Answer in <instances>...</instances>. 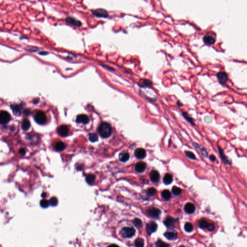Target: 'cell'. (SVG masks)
I'll return each instance as SVG.
<instances>
[{
    "label": "cell",
    "mask_w": 247,
    "mask_h": 247,
    "mask_svg": "<svg viewBox=\"0 0 247 247\" xmlns=\"http://www.w3.org/2000/svg\"><path fill=\"white\" fill-rule=\"evenodd\" d=\"M98 130L100 135L103 138L109 137L112 132V126L107 123H103L100 124Z\"/></svg>",
    "instance_id": "6da1fadb"
},
{
    "label": "cell",
    "mask_w": 247,
    "mask_h": 247,
    "mask_svg": "<svg viewBox=\"0 0 247 247\" xmlns=\"http://www.w3.org/2000/svg\"><path fill=\"white\" fill-rule=\"evenodd\" d=\"M34 119L36 123L41 125L45 124L47 121V116L42 111H38L36 114Z\"/></svg>",
    "instance_id": "7a4b0ae2"
},
{
    "label": "cell",
    "mask_w": 247,
    "mask_h": 247,
    "mask_svg": "<svg viewBox=\"0 0 247 247\" xmlns=\"http://www.w3.org/2000/svg\"><path fill=\"white\" fill-rule=\"evenodd\" d=\"M135 233V230L132 227H124L121 230L122 235L126 238L132 237Z\"/></svg>",
    "instance_id": "3957f363"
},
{
    "label": "cell",
    "mask_w": 247,
    "mask_h": 247,
    "mask_svg": "<svg viewBox=\"0 0 247 247\" xmlns=\"http://www.w3.org/2000/svg\"><path fill=\"white\" fill-rule=\"evenodd\" d=\"M92 14L95 16H97L98 17L107 18L109 16L108 12L102 8H99V9L95 10L92 12Z\"/></svg>",
    "instance_id": "277c9868"
},
{
    "label": "cell",
    "mask_w": 247,
    "mask_h": 247,
    "mask_svg": "<svg viewBox=\"0 0 247 247\" xmlns=\"http://www.w3.org/2000/svg\"><path fill=\"white\" fill-rule=\"evenodd\" d=\"M11 119L10 114L6 111L0 112V124H5L8 123Z\"/></svg>",
    "instance_id": "5b68a950"
},
{
    "label": "cell",
    "mask_w": 247,
    "mask_h": 247,
    "mask_svg": "<svg viewBox=\"0 0 247 247\" xmlns=\"http://www.w3.org/2000/svg\"><path fill=\"white\" fill-rule=\"evenodd\" d=\"M217 78L218 79L220 84L224 85L227 82L228 80L227 74L225 72H219L217 75Z\"/></svg>",
    "instance_id": "8992f818"
},
{
    "label": "cell",
    "mask_w": 247,
    "mask_h": 247,
    "mask_svg": "<svg viewBox=\"0 0 247 247\" xmlns=\"http://www.w3.org/2000/svg\"><path fill=\"white\" fill-rule=\"evenodd\" d=\"M147 213L151 217L154 218H157L161 214V211L157 208H151L147 210Z\"/></svg>",
    "instance_id": "52a82bcc"
},
{
    "label": "cell",
    "mask_w": 247,
    "mask_h": 247,
    "mask_svg": "<svg viewBox=\"0 0 247 247\" xmlns=\"http://www.w3.org/2000/svg\"><path fill=\"white\" fill-rule=\"evenodd\" d=\"M157 228V224L153 222H151L146 225V231L149 235L156 231Z\"/></svg>",
    "instance_id": "ba28073f"
},
{
    "label": "cell",
    "mask_w": 247,
    "mask_h": 247,
    "mask_svg": "<svg viewBox=\"0 0 247 247\" xmlns=\"http://www.w3.org/2000/svg\"><path fill=\"white\" fill-rule=\"evenodd\" d=\"M57 131L60 136L63 137H65L68 135L69 130L67 126L65 125H61L59 126L58 127Z\"/></svg>",
    "instance_id": "9c48e42d"
},
{
    "label": "cell",
    "mask_w": 247,
    "mask_h": 247,
    "mask_svg": "<svg viewBox=\"0 0 247 247\" xmlns=\"http://www.w3.org/2000/svg\"><path fill=\"white\" fill-rule=\"evenodd\" d=\"M150 178L153 182H158L160 179V175L157 170H153L150 174Z\"/></svg>",
    "instance_id": "30bf717a"
},
{
    "label": "cell",
    "mask_w": 247,
    "mask_h": 247,
    "mask_svg": "<svg viewBox=\"0 0 247 247\" xmlns=\"http://www.w3.org/2000/svg\"><path fill=\"white\" fill-rule=\"evenodd\" d=\"M89 121V118L87 115L86 114H80L78 115L76 119V122L77 123H82L84 124H86Z\"/></svg>",
    "instance_id": "8fae6325"
},
{
    "label": "cell",
    "mask_w": 247,
    "mask_h": 247,
    "mask_svg": "<svg viewBox=\"0 0 247 247\" xmlns=\"http://www.w3.org/2000/svg\"><path fill=\"white\" fill-rule=\"evenodd\" d=\"M66 21L68 23L70 24L73 26L79 27L82 25V22L78 20H76L75 18L69 16L66 19Z\"/></svg>",
    "instance_id": "7c38bea8"
},
{
    "label": "cell",
    "mask_w": 247,
    "mask_h": 247,
    "mask_svg": "<svg viewBox=\"0 0 247 247\" xmlns=\"http://www.w3.org/2000/svg\"><path fill=\"white\" fill-rule=\"evenodd\" d=\"M146 168V164L143 162H139L135 166V170L139 173H142L145 171Z\"/></svg>",
    "instance_id": "4fadbf2b"
},
{
    "label": "cell",
    "mask_w": 247,
    "mask_h": 247,
    "mask_svg": "<svg viewBox=\"0 0 247 247\" xmlns=\"http://www.w3.org/2000/svg\"><path fill=\"white\" fill-rule=\"evenodd\" d=\"M135 157L139 159H143L146 155V151L142 148H138L135 151Z\"/></svg>",
    "instance_id": "5bb4252c"
},
{
    "label": "cell",
    "mask_w": 247,
    "mask_h": 247,
    "mask_svg": "<svg viewBox=\"0 0 247 247\" xmlns=\"http://www.w3.org/2000/svg\"><path fill=\"white\" fill-rule=\"evenodd\" d=\"M176 220L172 217H168L165 219L164 222V223L166 226H167L168 227L170 228L174 226V224L176 223Z\"/></svg>",
    "instance_id": "9a60e30c"
},
{
    "label": "cell",
    "mask_w": 247,
    "mask_h": 247,
    "mask_svg": "<svg viewBox=\"0 0 247 247\" xmlns=\"http://www.w3.org/2000/svg\"><path fill=\"white\" fill-rule=\"evenodd\" d=\"M203 41L204 43L209 45L213 44L215 43L216 40L214 37L211 35L204 36L203 38Z\"/></svg>",
    "instance_id": "2e32d148"
},
{
    "label": "cell",
    "mask_w": 247,
    "mask_h": 247,
    "mask_svg": "<svg viewBox=\"0 0 247 247\" xmlns=\"http://www.w3.org/2000/svg\"><path fill=\"white\" fill-rule=\"evenodd\" d=\"M184 210L186 213L188 214H191L195 211L196 207L194 204L191 203H188L185 205L184 207Z\"/></svg>",
    "instance_id": "e0dca14e"
},
{
    "label": "cell",
    "mask_w": 247,
    "mask_h": 247,
    "mask_svg": "<svg viewBox=\"0 0 247 247\" xmlns=\"http://www.w3.org/2000/svg\"><path fill=\"white\" fill-rule=\"evenodd\" d=\"M165 237L170 240H175L177 237V234L176 233L172 232H168L164 234Z\"/></svg>",
    "instance_id": "ac0fdd59"
},
{
    "label": "cell",
    "mask_w": 247,
    "mask_h": 247,
    "mask_svg": "<svg viewBox=\"0 0 247 247\" xmlns=\"http://www.w3.org/2000/svg\"><path fill=\"white\" fill-rule=\"evenodd\" d=\"M11 109L13 110V113H14L15 115H20L21 114V109H22V108H21V106L19 105L16 104V105H11Z\"/></svg>",
    "instance_id": "d6986e66"
},
{
    "label": "cell",
    "mask_w": 247,
    "mask_h": 247,
    "mask_svg": "<svg viewBox=\"0 0 247 247\" xmlns=\"http://www.w3.org/2000/svg\"><path fill=\"white\" fill-rule=\"evenodd\" d=\"M66 148V145L62 141H59L56 143L55 149L57 151H61Z\"/></svg>",
    "instance_id": "ffe728a7"
},
{
    "label": "cell",
    "mask_w": 247,
    "mask_h": 247,
    "mask_svg": "<svg viewBox=\"0 0 247 247\" xmlns=\"http://www.w3.org/2000/svg\"><path fill=\"white\" fill-rule=\"evenodd\" d=\"M218 150H219V152L220 153L221 157L222 158V159L223 160L224 163H225L226 164H227V165H230L231 164V162L228 160V158L227 157L224 155V154L223 153V151H222V150L221 149L220 147H218Z\"/></svg>",
    "instance_id": "44dd1931"
},
{
    "label": "cell",
    "mask_w": 247,
    "mask_h": 247,
    "mask_svg": "<svg viewBox=\"0 0 247 247\" xmlns=\"http://www.w3.org/2000/svg\"><path fill=\"white\" fill-rule=\"evenodd\" d=\"M172 176L169 173L166 174L163 178V181L166 184H170L172 182Z\"/></svg>",
    "instance_id": "7402d4cb"
},
{
    "label": "cell",
    "mask_w": 247,
    "mask_h": 247,
    "mask_svg": "<svg viewBox=\"0 0 247 247\" xmlns=\"http://www.w3.org/2000/svg\"><path fill=\"white\" fill-rule=\"evenodd\" d=\"M22 130L27 131L31 127V123L28 119H24L22 124Z\"/></svg>",
    "instance_id": "603a6c76"
},
{
    "label": "cell",
    "mask_w": 247,
    "mask_h": 247,
    "mask_svg": "<svg viewBox=\"0 0 247 247\" xmlns=\"http://www.w3.org/2000/svg\"><path fill=\"white\" fill-rule=\"evenodd\" d=\"M130 158V155L127 153H122L119 155V159L123 162L127 161Z\"/></svg>",
    "instance_id": "cb8c5ba5"
},
{
    "label": "cell",
    "mask_w": 247,
    "mask_h": 247,
    "mask_svg": "<svg viewBox=\"0 0 247 247\" xmlns=\"http://www.w3.org/2000/svg\"><path fill=\"white\" fill-rule=\"evenodd\" d=\"M162 197L166 200H169L171 198V193L168 190H165L162 193Z\"/></svg>",
    "instance_id": "d4e9b609"
},
{
    "label": "cell",
    "mask_w": 247,
    "mask_h": 247,
    "mask_svg": "<svg viewBox=\"0 0 247 247\" xmlns=\"http://www.w3.org/2000/svg\"><path fill=\"white\" fill-rule=\"evenodd\" d=\"M144 245V240L141 238H138L135 242V245L136 247H143Z\"/></svg>",
    "instance_id": "484cf974"
},
{
    "label": "cell",
    "mask_w": 247,
    "mask_h": 247,
    "mask_svg": "<svg viewBox=\"0 0 247 247\" xmlns=\"http://www.w3.org/2000/svg\"><path fill=\"white\" fill-rule=\"evenodd\" d=\"M181 192H182L180 188L176 187V186H173V187L172 189V192L174 195H175L176 196H180L181 194Z\"/></svg>",
    "instance_id": "4316f807"
},
{
    "label": "cell",
    "mask_w": 247,
    "mask_h": 247,
    "mask_svg": "<svg viewBox=\"0 0 247 247\" xmlns=\"http://www.w3.org/2000/svg\"><path fill=\"white\" fill-rule=\"evenodd\" d=\"M95 176L93 174H89L86 177V181L89 184H92L95 180Z\"/></svg>",
    "instance_id": "83f0119b"
},
{
    "label": "cell",
    "mask_w": 247,
    "mask_h": 247,
    "mask_svg": "<svg viewBox=\"0 0 247 247\" xmlns=\"http://www.w3.org/2000/svg\"><path fill=\"white\" fill-rule=\"evenodd\" d=\"M182 115H183L184 117L187 121L190 122V123L191 124H192V125H194V124H195L193 119L190 116H189V115L187 113H186V112H183V113H182Z\"/></svg>",
    "instance_id": "f1b7e54d"
},
{
    "label": "cell",
    "mask_w": 247,
    "mask_h": 247,
    "mask_svg": "<svg viewBox=\"0 0 247 247\" xmlns=\"http://www.w3.org/2000/svg\"><path fill=\"white\" fill-rule=\"evenodd\" d=\"M185 230L187 232H191L193 230V226L192 224L190 223H186L184 225Z\"/></svg>",
    "instance_id": "f546056e"
},
{
    "label": "cell",
    "mask_w": 247,
    "mask_h": 247,
    "mask_svg": "<svg viewBox=\"0 0 247 247\" xmlns=\"http://www.w3.org/2000/svg\"><path fill=\"white\" fill-rule=\"evenodd\" d=\"M89 139L91 142H96L98 140V136L97 134L95 133H91L89 135Z\"/></svg>",
    "instance_id": "4dcf8cb0"
},
{
    "label": "cell",
    "mask_w": 247,
    "mask_h": 247,
    "mask_svg": "<svg viewBox=\"0 0 247 247\" xmlns=\"http://www.w3.org/2000/svg\"><path fill=\"white\" fill-rule=\"evenodd\" d=\"M49 204L52 206H53V207H55V206H56L57 205H58V199L55 197H53L51 198V199L49 200Z\"/></svg>",
    "instance_id": "1f68e13d"
},
{
    "label": "cell",
    "mask_w": 247,
    "mask_h": 247,
    "mask_svg": "<svg viewBox=\"0 0 247 247\" xmlns=\"http://www.w3.org/2000/svg\"><path fill=\"white\" fill-rule=\"evenodd\" d=\"M134 225L138 228H141L142 226V223L141 220L138 218H136L134 220Z\"/></svg>",
    "instance_id": "d6a6232c"
},
{
    "label": "cell",
    "mask_w": 247,
    "mask_h": 247,
    "mask_svg": "<svg viewBox=\"0 0 247 247\" xmlns=\"http://www.w3.org/2000/svg\"><path fill=\"white\" fill-rule=\"evenodd\" d=\"M40 205L43 208H47L49 205V202L46 199H43L40 201Z\"/></svg>",
    "instance_id": "836d02e7"
},
{
    "label": "cell",
    "mask_w": 247,
    "mask_h": 247,
    "mask_svg": "<svg viewBox=\"0 0 247 247\" xmlns=\"http://www.w3.org/2000/svg\"><path fill=\"white\" fill-rule=\"evenodd\" d=\"M156 245L157 247H169V245L167 243H165L161 240L157 241L156 243Z\"/></svg>",
    "instance_id": "e575fe53"
},
{
    "label": "cell",
    "mask_w": 247,
    "mask_h": 247,
    "mask_svg": "<svg viewBox=\"0 0 247 247\" xmlns=\"http://www.w3.org/2000/svg\"><path fill=\"white\" fill-rule=\"evenodd\" d=\"M185 153L186 154V155L187 157L189 158L190 159H192V160H195L196 159V156L195 155V154L194 153H193L192 152H190V151H186L185 152Z\"/></svg>",
    "instance_id": "d590c367"
},
{
    "label": "cell",
    "mask_w": 247,
    "mask_h": 247,
    "mask_svg": "<svg viewBox=\"0 0 247 247\" xmlns=\"http://www.w3.org/2000/svg\"><path fill=\"white\" fill-rule=\"evenodd\" d=\"M208 225V222L205 220L201 221L199 223V226L202 229L207 228Z\"/></svg>",
    "instance_id": "8d00e7d4"
},
{
    "label": "cell",
    "mask_w": 247,
    "mask_h": 247,
    "mask_svg": "<svg viewBox=\"0 0 247 247\" xmlns=\"http://www.w3.org/2000/svg\"><path fill=\"white\" fill-rule=\"evenodd\" d=\"M147 193L149 196H152L157 193V190L154 188H150L148 190Z\"/></svg>",
    "instance_id": "74e56055"
},
{
    "label": "cell",
    "mask_w": 247,
    "mask_h": 247,
    "mask_svg": "<svg viewBox=\"0 0 247 247\" xmlns=\"http://www.w3.org/2000/svg\"><path fill=\"white\" fill-rule=\"evenodd\" d=\"M143 83L146 86H151L153 85V82L148 79H143Z\"/></svg>",
    "instance_id": "f35d334b"
},
{
    "label": "cell",
    "mask_w": 247,
    "mask_h": 247,
    "mask_svg": "<svg viewBox=\"0 0 247 247\" xmlns=\"http://www.w3.org/2000/svg\"><path fill=\"white\" fill-rule=\"evenodd\" d=\"M207 229H208V230L209 231H213L215 229V226L213 224H208Z\"/></svg>",
    "instance_id": "ab89813d"
},
{
    "label": "cell",
    "mask_w": 247,
    "mask_h": 247,
    "mask_svg": "<svg viewBox=\"0 0 247 247\" xmlns=\"http://www.w3.org/2000/svg\"><path fill=\"white\" fill-rule=\"evenodd\" d=\"M19 153L22 155H24V154H25L26 152V150L25 149H23V148H21L19 150Z\"/></svg>",
    "instance_id": "60d3db41"
},
{
    "label": "cell",
    "mask_w": 247,
    "mask_h": 247,
    "mask_svg": "<svg viewBox=\"0 0 247 247\" xmlns=\"http://www.w3.org/2000/svg\"><path fill=\"white\" fill-rule=\"evenodd\" d=\"M210 159L212 161H215L216 160V157L214 155H211L209 157Z\"/></svg>",
    "instance_id": "b9f144b4"
},
{
    "label": "cell",
    "mask_w": 247,
    "mask_h": 247,
    "mask_svg": "<svg viewBox=\"0 0 247 247\" xmlns=\"http://www.w3.org/2000/svg\"><path fill=\"white\" fill-rule=\"evenodd\" d=\"M177 105H178V106H179V107H181V106H183V104H182V103L181 102H180V101H178L177 102Z\"/></svg>",
    "instance_id": "7bdbcfd3"
},
{
    "label": "cell",
    "mask_w": 247,
    "mask_h": 247,
    "mask_svg": "<svg viewBox=\"0 0 247 247\" xmlns=\"http://www.w3.org/2000/svg\"><path fill=\"white\" fill-rule=\"evenodd\" d=\"M108 247H119L118 246H117V245H115V244H112L110 246H109Z\"/></svg>",
    "instance_id": "ee69618b"
},
{
    "label": "cell",
    "mask_w": 247,
    "mask_h": 247,
    "mask_svg": "<svg viewBox=\"0 0 247 247\" xmlns=\"http://www.w3.org/2000/svg\"><path fill=\"white\" fill-rule=\"evenodd\" d=\"M46 196H47V194H46L45 193H42V197L44 198V197H45Z\"/></svg>",
    "instance_id": "f6af8a7d"
},
{
    "label": "cell",
    "mask_w": 247,
    "mask_h": 247,
    "mask_svg": "<svg viewBox=\"0 0 247 247\" xmlns=\"http://www.w3.org/2000/svg\"><path fill=\"white\" fill-rule=\"evenodd\" d=\"M47 52H42L40 53V55H47Z\"/></svg>",
    "instance_id": "bcb514c9"
},
{
    "label": "cell",
    "mask_w": 247,
    "mask_h": 247,
    "mask_svg": "<svg viewBox=\"0 0 247 247\" xmlns=\"http://www.w3.org/2000/svg\"><path fill=\"white\" fill-rule=\"evenodd\" d=\"M180 247H185L184 246H180Z\"/></svg>",
    "instance_id": "7dc6e473"
}]
</instances>
